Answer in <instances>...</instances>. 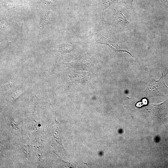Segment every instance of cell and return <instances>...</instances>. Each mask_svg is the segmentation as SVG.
Wrapping results in <instances>:
<instances>
[{
	"instance_id": "6da1fadb",
	"label": "cell",
	"mask_w": 168,
	"mask_h": 168,
	"mask_svg": "<svg viewBox=\"0 0 168 168\" xmlns=\"http://www.w3.org/2000/svg\"><path fill=\"white\" fill-rule=\"evenodd\" d=\"M160 78L158 81H156L153 77L150 79V82L147 88L142 93L149 97L153 96H164L168 93V87L166 86L164 81L162 72Z\"/></svg>"
},
{
	"instance_id": "7a4b0ae2",
	"label": "cell",
	"mask_w": 168,
	"mask_h": 168,
	"mask_svg": "<svg viewBox=\"0 0 168 168\" xmlns=\"http://www.w3.org/2000/svg\"><path fill=\"white\" fill-rule=\"evenodd\" d=\"M99 43L108 46L115 52L124 51L128 53L131 56L132 55L127 51L124 50L120 43L118 42L112 41L105 38L101 35L98 40Z\"/></svg>"
},
{
	"instance_id": "3957f363",
	"label": "cell",
	"mask_w": 168,
	"mask_h": 168,
	"mask_svg": "<svg viewBox=\"0 0 168 168\" xmlns=\"http://www.w3.org/2000/svg\"><path fill=\"white\" fill-rule=\"evenodd\" d=\"M113 23L122 26H127L129 24V22L127 20L121 10L118 11L115 14Z\"/></svg>"
},
{
	"instance_id": "277c9868",
	"label": "cell",
	"mask_w": 168,
	"mask_h": 168,
	"mask_svg": "<svg viewBox=\"0 0 168 168\" xmlns=\"http://www.w3.org/2000/svg\"><path fill=\"white\" fill-rule=\"evenodd\" d=\"M119 0H103L102 3V7L101 11L102 12V19L105 22H106L103 16L104 12L105 10L108 8L112 4L116 3Z\"/></svg>"
},
{
	"instance_id": "5b68a950",
	"label": "cell",
	"mask_w": 168,
	"mask_h": 168,
	"mask_svg": "<svg viewBox=\"0 0 168 168\" xmlns=\"http://www.w3.org/2000/svg\"><path fill=\"white\" fill-rule=\"evenodd\" d=\"M133 0H122L123 5L127 9L133 10L134 7L133 6Z\"/></svg>"
},
{
	"instance_id": "8992f818",
	"label": "cell",
	"mask_w": 168,
	"mask_h": 168,
	"mask_svg": "<svg viewBox=\"0 0 168 168\" xmlns=\"http://www.w3.org/2000/svg\"><path fill=\"white\" fill-rule=\"evenodd\" d=\"M50 13H48V14H45L44 17H43V20L42 21L41 23V26L42 27H44L45 26L47 23H48L49 21H50L51 18H48L51 17V15L49 14Z\"/></svg>"
},
{
	"instance_id": "52a82bcc",
	"label": "cell",
	"mask_w": 168,
	"mask_h": 168,
	"mask_svg": "<svg viewBox=\"0 0 168 168\" xmlns=\"http://www.w3.org/2000/svg\"><path fill=\"white\" fill-rule=\"evenodd\" d=\"M43 2L47 5H54L56 2L54 0H41Z\"/></svg>"
},
{
	"instance_id": "ba28073f",
	"label": "cell",
	"mask_w": 168,
	"mask_h": 168,
	"mask_svg": "<svg viewBox=\"0 0 168 168\" xmlns=\"http://www.w3.org/2000/svg\"><path fill=\"white\" fill-rule=\"evenodd\" d=\"M167 1V0H166V1H165V2Z\"/></svg>"
}]
</instances>
